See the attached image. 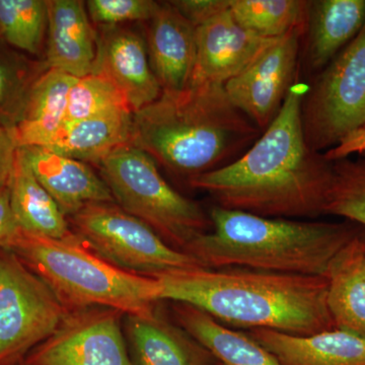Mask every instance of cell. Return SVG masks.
Instances as JSON below:
<instances>
[{"mask_svg":"<svg viewBox=\"0 0 365 365\" xmlns=\"http://www.w3.org/2000/svg\"><path fill=\"white\" fill-rule=\"evenodd\" d=\"M309 83L297 79L277 116L244 155L190 180L217 206L285 220L325 215L333 162L307 145L302 121Z\"/></svg>","mask_w":365,"mask_h":365,"instance_id":"1","label":"cell"},{"mask_svg":"<svg viewBox=\"0 0 365 365\" xmlns=\"http://www.w3.org/2000/svg\"><path fill=\"white\" fill-rule=\"evenodd\" d=\"M153 277L160 282V299L195 307L225 326L297 336L336 328L324 276L198 268Z\"/></svg>","mask_w":365,"mask_h":365,"instance_id":"2","label":"cell"},{"mask_svg":"<svg viewBox=\"0 0 365 365\" xmlns=\"http://www.w3.org/2000/svg\"><path fill=\"white\" fill-rule=\"evenodd\" d=\"M262 132L228 98L225 86L190 83L133 114L131 144L165 169L193 178L230 165Z\"/></svg>","mask_w":365,"mask_h":365,"instance_id":"3","label":"cell"},{"mask_svg":"<svg viewBox=\"0 0 365 365\" xmlns=\"http://www.w3.org/2000/svg\"><path fill=\"white\" fill-rule=\"evenodd\" d=\"M211 230L185 249L208 269L247 268L324 276L336 256L362 230L347 222L285 220L215 206Z\"/></svg>","mask_w":365,"mask_h":365,"instance_id":"4","label":"cell"},{"mask_svg":"<svg viewBox=\"0 0 365 365\" xmlns=\"http://www.w3.org/2000/svg\"><path fill=\"white\" fill-rule=\"evenodd\" d=\"M4 249L20 257L67 307H106L144 318L157 314L162 300L157 278L113 265L76 234L57 240L20 228Z\"/></svg>","mask_w":365,"mask_h":365,"instance_id":"5","label":"cell"},{"mask_svg":"<svg viewBox=\"0 0 365 365\" xmlns=\"http://www.w3.org/2000/svg\"><path fill=\"white\" fill-rule=\"evenodd\" d=\"M98 165L117 205L150 225L173 248L185 252L211 230L202 206L173 188L155 160L133 144L117 148Z\"/></svg>","mask_w":365,"mask_h":365,"instance_id":"6","label":"cell"},{"mask_svg":"<svg viewBox=\"0 0 365 365\" xmlns=\"http://www.w3.org/2000/svg\"><path fill=\"white\" fill-rule=\"evenodd\" d=\"M307 145L317 153L338 148L365 126V25L361 32L311 79L302 101Z\"/></svg>","mask_w":365,"mask_h":365,"instance_id":"7","label":"cell"},{"mask_svg":"<svg viewBox=\"0 0 365 365\" xmlns=\"http://www.w3.org/2000/svg\"><path fill=\"white\" fill-rule=\"evenodd\" d=\"M68 220L88 249L124 270L155 276L206 268L195 257L173 248L150 225L116 203L88 204Z\"/></svg>","mask_w":365,"mask_h":365,"instance_id":"8","label":"cell"},{"mask_svg":"<svg viewBox=\"0 0 365 365\" xmlns=\"http://www.w3.org/2000/svg\"><path fill=\"white\" fill-rule=\"evenodd\" d=\"M69 309L11 250L0 248V365H9L47 340Z\"/></svg>","mask_w":365,"mask_h":365,"instance_id":"9","label":"cell"},{"mask_svg":"<svg viewBox=\"0 0 365 365\" xmlns=\"http://www.w3.org/2000/svg\"><path fill=\"white\" fill-rule=\"evenodd\" d=\"M120 312L88 307L69 313L26 365H134L127 352Z\"/></svg>","mask_w":365,"mask_h":365,"instance_id":"10","label":"cell"},{"mask_svg":"<svg viewBox=\"0 0 365 365\" xmlns=\"http://www.w3.org/2000/svg\"><path fill=\"white\" fill-rule=\"evenodd\" d=\"M304 30L276 41L225 85L232 104L263 133L279 113L288 91L299 79Z\"/></svg>","mask_w":365,"mask_h":365,"instance_id":"11","label":"cell"},{"mask_svg":"<svg viewBox=\"0 0 365 365\" xmlns=\"http://www.w3.org/2000/svg\"><path fill=\"white\" fill-rule=\"evenodd\" d=\"M277 40L245 30L228 7L196 26V64L191 83L225 86Z\"/></svg>","mask_w":365,"mask_h":365,"instance_id":"12","label":"cell"},{"mask_svg":"<svg viewBox=\"0 0 365 365\" xmlns=\"http://www.w3.org/2000/svg\"><path fill=\"white\" fill-rule=\"evenodd\" d=\"M106 29L97 42L91 73L109 81L122 93L134 114L155 102L162 88L143 38L127 29Z\"/></svg>","mask_w":365,"mask_h":365,"instance_id":"13","label":"cell"},{"mask_svg":"<svg viewBox=\"0 0 365 365\" xmlns=\"http://www.w3.org/2000/svg\"><path fill=\"white\" fill-rule=\"evenodd\" d=\"M364 25L365 0L309 1L300 72L313 78L356 38Z\"/></svg>","mask_w":365,"mask_h":365,"instance_id":"14","label":"cell"},{"mask_svg":"<svg viewBox=\"0 0 365 365\" xmlns=\"http://www.w3.org/2000/svg\"><path fill=\"white\" fill-rule=\"evenodd\" d=\"M34 174L67 220L93 203H116L102 177L86 163L45 148H21Z\"/></svg>","mask_w":365,"mask_h":365,"instance_id":"15","label":"cell"},{"mask_svg":"<svg viewBox=\"0 0 365 365\" xmlns=\"http://www.w3.org/2000/svg\"><path fill=\"white\" fill-rule=\"evenodd\" d=\"M148 56L163 91L178 93L191 83L196 64V28L163 2L150 21Z\"/></svg>","mask_w":365,"mask_h":365,"instance_id":"16","label":"cell"},{"mask_svg":"<svg viewBox=\"0 0 365 365\" xmlns=\"http://www.w3.org/2000/svg\"><path fill=\"white\" fill-rule=\"evenodd\" d=\"M76 78L48 68L34 79L9 125L18 148H47L66 122L69 91Z\"/></svg>","mask_w":365,"mask_h":365,"instance_id":"17","label":"cell"},{"mask_svg":"<svg viewBox=\"0 0 365 365\" xmlns=\"http://www.w3.org/2000/svg\"><path fill=\"white\" fill-rule=\"evenodd\" d=\"M47 21L48 68L76 78L91 73L98 40L86 4L78 0H49Z\"/></svg>","mask_w":365,"mask_h":365,"instance_id":"18","label":"cell"},{"mask_svg":"<svg viewBox=\"0 0 365 365\" xmlns=\"http://www.w3.org/2000/svg\"><path fill=\"white\" fill-rule=\"evenodd\" d=\"M248 334L281 365H365V336L335 328L309 336L265 329Z\"/></svg>","mask_w":365,"mask_h":365,"instance_id":"19","label":"cell"},{"mask_svg":"<svg viewBox=\"0 0 365 365\" xmlns=\"http://www.w3.org/2000/svg\"><path fill=\"white\" fill-rule=\"evenodd\" d=\"M126 332L134 365H215V357L179 325L158 314L150 318L128 316Z\"/></svg>","mask_w":365,"mask_h":365,"instance_id":"20","label":"cell"},{"mask_svg":"<svg viewBox=\"0 0 365 365\" xmlns=\"http://www.w3.org/2000/svg\"><path fill=\"white\" fill-rule=\"evenodd\" d=\"M327 304L336 328L365 336V230L334 257L326 274Z\"/></svg>","mask_w":365,"mask_h":365,"instance_id":"21","label":"cell"},{"mask_svg":"<svg viewBox=\"0 0 365 365\" xmlns=\"http://www.w3.org/2000/svg\"><path fill=\"white\" fill-rule=\"evenodd\" d=\"M133 113L114 109L66 123L48 150L83 163H100L110 153L131 144Z\"/></svg>","mask_w":365,"mask_h":365,"instance_id":"22","label":"cell"},{"mask_svg":"<svg viewBox=\"0 0 365 365\" xmlns=\"http://www.w3.org/2000/svg\"><path fill=\"white\" fill-rule=\"evenodd\" d=\"M177 324L205 348L220 365H281L248 332L232 330L193 306L174 302Z\"/></svg>","mask_w":365,"mask_h":365,"instance_id":"23","label":"cell"},{"mask_svg":"<svg viewBox=\"0 0 365 365\" xmlns=\"http://www.w3.org/2000/svg\"><path fill=\"white\" fill-rule=\"evenodd\" d=\"M7 186L11 210L21 230L57 240L73 235L68 220L56 201L38 181L21 148L16 150Z\"/></svg>","mask_w":365,"mask_h":365,"instance_id":"24","label":"cell"},{"mask_svg":"<svg viewBox=\"0 0 365 365\" xmlns=\"http://www.w3.org/2000/svg\"><path fill=\"white\" fill-rule=\"evenodd\" d=\"M309 9L307 0H230L235 21L245 30L268 39L306 30Z\"/></svg>","mask_w":365,"mask_h":365,"instance_id":"25","label":"cell"},{"mask_svg":"<svg viewBox=\"0 0 365 365\" xmlns=\"http://www.w3.org/2000/svg\"><path fill=\"white\" fill-rule=\"evenodd\" d=\"M47 23V1L0 0V37L21 51L39 54Z\"/></svg>","mask_w":365,"mask_h":365,"instance_id":"26","label":"cell"},{"mask_svg":"<svg viewBox=\"0 0 365 365\" xmlns=\"http://www.w3.org/2000/svg\"><path fill=\"white\" fill-rule=\"evenodd\" d=\"M325 215L340 216L365 230V158L333 160Z\"/></svg>","mask_w":365,"mask_h":365,"instance_id":"27","label":"cell"},{"mask_svg":"<svg viewBox=\"0 0 365 365\" xmlns=\"http://www.w3.org/2000/svg\"><path fill=\"white\" fill-rule=\"evenodd\" d=\"M114 109H129L122 93L102 76L90 73L76 79L69 91L66 122L79 121Z\"/></svg>","mask_w":365,"mask_h":365,"instance_id":"28","label":"cell"},{"mask_svg":"<svg viewBox=\"0 0 365 365\" xmlns=\"http://www.w3.org/2000/svg\"><path fill=\"white\" fill-rule=\"evenodd\" d=\"M91 21L106 28L129 21H150L160 2L151 0H90L86 4Z\"/></svg>","mask_w":365,"mask_h":365,"instance_id":"29","label":"cell"},{"mask_svg":"<svg viewBox=\"0 0 365 365\" xmlns=\"http://www.w3.org/2000/svg\"><path fill=\"white\" fill-rule=\"evenodd\" d=\"M26 74L28 69L23 60L0 53V113L11 107H16V112L19 111L30 88Z\"/></svg>","mask_w":365,"mask_h":365,"instance_id":"30","label":"cell"},{"mask_svg":"<svg viewBox=\"0 0 365 365\" xmlns=\"http://www.w3.org/2000/svg\"><path fill=\"white\" fill-rule=\"evenodd\" d=\"M170 2L195 28L230 7V0H176Z\"/></svg>","mask_w":365,"mask_h":365,"instance_id":"31","label":"cell"},{"mask_svg":"<svg viewBox=\"0 0 365 365\" xmlns=\"http://www.w3.org/2000/svg\"><path fill=\"white\" fill-rule=\"evenodd\" d=\"M16 146L11 129L0 124V189L9 184L16 160Z\"/></svg>","mask_w":365,"mask_h":365,"instance_id":"32","label":"cell"},{"mask_svg":"<svg viewBox=\"0 0 365 365\" xmlns=\"http://www.w3.org/2000/svg\"><path fill=\"white\" fill-rule=\"evenodd\" d=\"M20 230L11 207L9 186L0 189V248H6Z\"/></svg>","mask_w":365,"mask_h":365,"instance_id":"33","label":"cell"},{"mask_svg":"<svg viewBox=\"0 0 365 365\" xmlns=\"http://www.w3.org/2000/svg\"><path fill=\"white\" fill-rule=\"evenodd\" d=\"M353 153H365V138L355 137L346 143L341 144L338 148H334L325 153L327 158L331 162L340 158H349Z\"/></svg>","mask_w":365,"mask_h":365,"instance_id":"34","label":"cell"},{"mask_svg":"<svg viewBox=\"0 0 365 365\" xmlns=\"http://www.w3.org/2000/svg\"><path fill=\"white\" fill-rule=\"evenodd\" d=\"M355 137H362V138H365V126H364V128L362 129L361 131L359 132V133H357L356 135L353 136L352 138H355ZM352 138H350V139H352Z\"/></svg>","mask_w":365,"mask_h":365,"instance_id":"35","label":"cell"},{"mask_svg":"<svg viewBox=\"0 0 365 365\" xmlns=\"http://www.w3.org/2000/svg\"><path fill=\"white\" fill-rule=\"evenodd\" d=\"M215 365H220V364H218V362H217V364H216Z\"/></svg>","mask_w":365,"mask_h":365,"instance_id":"36","label":"cell"}]
</instances>
